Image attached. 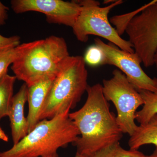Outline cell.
<instances>
[{"instance_id":"6da1fadb","label":"cell","mask_w":157,"mask_h":157,"mask_svg":"<svg viewBox=\"0 0 157 157\" xmlns=\"http://www.w3.org/2000/svg\"><path fill=\"white\" fill-rule=\"evenodd\" d=\"M87 98L80 109L69 113V117L80 134L73 143L76 153L90 157L96 152L120 142L123 137L116 116L110 110V104L99 83L88 86Z\"/></svg>"},{"instance_id":"7a4b0ae2","label":"cell","mask_w":157,"mask_h":157,"mask_svg":"<svg viewBox=\"0 0 157 157\" xmlns=\"http://www.w3.org/2000/svg\"><path fill=\"white\" fill-rule=\"evenodd\" d=\"M69 56L65 39L51 36L23 43L22 49L11 69L16 78L24 82L29 87L40 82L54 79Z\"/></svg>"},{"instance_id":"3957f363","label":"cell","mask_w":157,"mask_h":157,"mask_svg":"<svg viewBox=\"0 0 157 157\" xmlns=\"http://www.w3.org/2000/svg\"><path fill=\"white\" fill-rule=\"evenodd\" d=\"M69 113L40 121L17 144L0 152V157H58L59 148L74 143L80 136Z\"/></svg>"},{"instance_id":"277c9868","label":"cell","mask_w":157,"mask_h":157,"mask_svg":"<svg viewBox=\"0 0 157 157\" xmlns=\"http://www.w3.org/2000/svg\"><path fill=\"white\" fill-rule=\"evenodd\" d=\"M88 72L84 58L69 56L65 60L57 76L54 79L45 100L40 121L70 113L81 101L86 91Z\"/></svg>"},{"instance_id":"5b68a950","label":"cell","mask_w":157,"mask_h":157,"mask_svg":"<svg viewBox=\"0 0 157 157\" xmlns=\"http://www.w3.org/2000/svg\"><path fill=\"white\" fill-rule=\"evenodd\" d=\"M81 10L73 25V33L78 41L87 42L90 35H94L109 41L122 50L134 53L133 46L129 41L122 38L108 20V14L116 6L123 3L117 0L109 6L101 7L95 0L78 1Z\"/></svg>"},{"instance_id":"8992f818","label":"cell","mask_w":157,"mask_h":157,"mask_svg":"<svg viewBox=\"0 0 157 157\" xmlns=\"http://www.w3.org/2000/svg\"><path fill=\"white\" fill-rule=\"evenodd\" d=\"M102 86L104 97L116 109L117 121L121 130L132 136L137 127L135 122L137 109L144 104L140 93L118 69L113 70L112 78L103 80Z\"/></svg>"},{"instance_id":"52a82bcc","label":"cell","mask_w":157,"mask_h":157,"mask_svg":"<svg viewBox=\"0 0 157 157\" xmlns=\"http://www.w3.org/2000/svg\"><path fill=\"white\" fill-rule=\"evenodd\" d=\"M135 53L146 67L154 65V58L157 50V0L135 15L126 29Z\"/></svg>"},{"instance_id":"ba28073f","label":"cell","mask_w":157,"mask_h":157,"mask_svg":"<svg viewBox=\"0 0 157 157\" xmlns=\"http://www.w3.org/2000/svg\"><path fill=\"white\" fill-rule=\"evenodd\" d=\"M94 42L104 54L103 65H113L118 68L138 92H157L156 78H151L144 72L140 66L142 61L135 52L125 51L112 43H105L100 38L95 39Z\"/></svg>"},{"instance_id":"9c48e42d","label":"cell","mask_w":157,"mask_h":157,"mask_svg":"<svg viewBox=\"0 0 157 157\" xmlns=\"http://www.w3.org/2000/svg\"><path fill=\"white\" fill-rule=\"evenodd\" d=\"M11 4L12 10L16 14L37 11L45 14L48 23L72 28L81 10L78 1L12 0Z\"/></svg>"},{"instance_id":"30bf717a","label":"cell","mask_w":157,"mask_h":157,"mask_svg":"<svg viewBox=\"0 0 157 157\" xmlns=\"http://www.w3.org/2000/svg\"><path fill=\"white\" fill-rule=\"evenodd\" d=\"M28 87L25 83L12 99L9 115L13 145L17 144L29 133L27 118L25 117V106L28 101Z\"/></svg>"},{"instance_id":"8fae6325","label":"cell","mask_w":157,"mask_h":157,"mask_svg":"<svg viewBox=\"0 0 157 157\" xmlns=\"http://www.w3.org/2000/svg\"><path fill=\"white\" fill-rule=\"evenodd\" d=\"M54 79L40 82L28 86L29 111L26 118L29 133L41 121L40 117L42 109Z\"/></svg>"},{"instance_id":"7c38bea8","label":"cell","mask_w":157,"mask_h":157,"mask_svg":"<svg viewBox=\"0 0 157 157\" xmlns=\"http://www.w3.org/2000/svg\"><path fill=\"white\" fill-rule=\"evenodd\" d=\"M146 144L157 147V114L154 115L146 123L137 126L128 140L130 150L138 151Z\"/></svg>"},{"instance_id":"4fadbf2b","label":"cell","mask_w":157,"mask_h":157,"mask_svg":"<svg viewBox=\"0 0 157 157\" xmlns=\"http://www.w3.org/2000/svg\"><path fill=\"white\" fill-rule=\"evenodd\" d=\"M16 79L15 76L7 74L0 80V121L9 115Z\"/></svg>"},{"instance_id":"5bb4252c","label":"cell","mask_w":157,"mask_h":157,"mask_svg":"<svg viewBox=\"0 0 157 157\" xmlns=\"http://www.w3.org/2000/svg\"><path fill=\"white\" fill-rule=\"evenodd\" d=\"M140 93L143 99L144 104L142 109L136 112V121L140 124H143L157 114V92L142 91Z\"/></svg>"},{"instance_id":"9a60e30c","label":"cell","mask_w":157,"mask_h":157,"mask_svg":"<svg viewBox=\"0 0 157 157\" xmlns=\"http://www.w3.org/2000/svg\"><path fill=\"white\" fill-rule=\"evenodd\" d=\"M143 155L138 151L125 149L119 142L100 150L90 157H141Z\"/></svg>"},{"instance_id":"2e32d148","label":"cell","mask_w":157,"mask_h":157,"mask_svg":"<svg viewBox=\"0 0 157 157\" xmlns=\"http://www.w3.org/2000/svg\"><path fill=\"white\" fill-rule=\"evenodd\" d=\"M22 44L17 47L0 51V80L8 73V68L19 56Z\"/></svg>"},{"instance_id":"e0dca14e","label":"cell","mask_w":157,"mask_h":157,"mask_svg":"<svg viewBox=\"0 0 157 157\" xmlns=\"http://www.w3.org/2000/svg\"><path fill=\"white\" fill-rule=\"evenodd\" d=\"M148 5V3H147L146 5L142 6L139 9L135 10L132 13L123 14L122 16L125 18L126 17V18H123L121 16V15H116L110 18V22L113 25L115 26L116 27L115 29L120 36H121V35H122L124 32H125L127 26L132 18L147 7Z\"/></svg>"},{"instance_id":"ac0fdd59","label":"cell","mask_w":157,"mask_h":157,"mask_svg":"<svg viewBox=\"0 0 157 157\" xmlns=\"http://www.w3.org/2000/svg\"><path fill=\"white\" fill-rule=\"evenodd\" d=\"M83 58L86 63L92 67H97L103 65L104 54L101 48L95 45L87 48Z\"/></svg>"},{"instance_id":"d6986e66","label":"cell","mask_w":157,"mask_h":157,"mask_svg":"<svg viewBox=\"0 0 157 157\" xmlns=\"http://www.w3.org/2000/svg\"><path fill=\"white\" fill-rule=\"evenodd\" d=\"M20 42V38L18 36L7 37L0 35V51L17 47Z\"/></svg>"},{"instance_id":"ffe728a7","label":"cell","mask_w":157,"mask_h":157,"mask_svg":"<svg viewBox=\"0 0 157 157\" xmlns=\"http://www.w3.org/2000/svg\"><path fill=\"white\" fill-rule=\"evenodd\" d=\"M8 10L9 8L0 1V26L6 23L8 18Z\"/></svg>"},{"instance_id":"44dd1931","label":"cell","mask_w":157,"mask_h":157,"mask_svg":"<svg viewBox=\"0 0 157 157\" xmlns=\"http://www.w3.org/2000/svg\"><path fill=\"white\" fill-rule=\"evenodd\" d=\"M9 137L0 126V140L7 142L9 141Z\"/></svg>"},{"instance_id":"7402d4cb","label":"cell","mask_w":157,"mask_h":157,"mask_svg":"<svg viewBox=\"0 0 157 157\" xmlns=\"http://www.w3.org/2000/svg\"><path fill=\"white\" fill-rule=\"evenodd\" d=\"M141 157H157V147H155L154 151L150 155H145L144 154Z\"/></svg>"},{"instance_id":"603a6c76","label":"cell","mask_w":157,"mask_h":157,"mask_svg":"<svg viewBox=\"0 0 157 157\" xmlns=\"http://www.w3.org/2000/svg\"><path fill=\"white\" fill-rule=\"evenodd\" d=\"M154 65H155L156 68L157 72V50L155 54L154 58ZM157 79V77H156Z\"/></svg>"},{"instance_id":"cb8c5ba5","label":"cell","mask_w":157,"mask_h":157,"mask_svg":"<svg viewBox=\"0 0 157 157\" xmlns=\"http://www.w3.org/2000/svg\"><path fill=\"white\" fill-rule=\"evenodd\" d=\"M75 157H86L85 156H83L81 155H80L79 154H78L76 153V155H75Z\"/></svg>"}]
</instances>
